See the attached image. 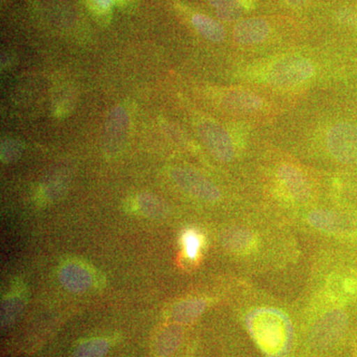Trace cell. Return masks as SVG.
Returning <instances> with one entry per match:
<instances>
[{
    "mask_svg": "<svg viewBox=\"0 0 357 357\" xmlns=\"http://www.w3.org/2000/svg\"><path fill=\"white\" fill-rule=\"evenodd\" d=\"M314 74V66L309 60L289 55L263 65L262 81L277 88L291 89L307 83Z\"/></svg>",
    "mask_w": 357,
    "mask_h": 357,
    "instance_id": "obj_2",
    "label": "cell"
},
{
    "mask_svg": "<svg viewBox=\"0 0 357 357\" xmlns=\"http://www.w3.org/2000/svg\"><path fill=\"white\" fill-rule=\"evenodd\" d=\"M326 147L333 159L345 165H357V126L340 122L328 130Z\"/></svg>",
    "mask_w": 357,
    "mask_h": 357,
    "instance_id": "obj_6",
    "label": "cell"
},
{
    "mask_svg": "<svg viewBox=\"0 0 357 357\" xmlns=\"http://www.w3.org/2000/svg\"><path fill=\"white\" fill-rule=\"evenodd\" d=\"M218 239L225 251L243 258L258 255L262 246L259 231L245 222L227 225Z\"/></svg>",
    "mask_w": 357,
    "mask_h": 357,
    "instance_id": "obj_5",
    "label": "cell"
},
{
    "mask_svg": "<svg viewBox=\"0 0 357 357\" xmlns=\"http://www.w3.org/2000/svg\"><path fill=\"white\" fill-rule=\"evenodd\" d=\"M184 337V331L182 326L174 323L166 326L160 331L155 337L153 342V351L157 357H169L173 356Z\"/></svg>",
    "mask_w": 357,
    "mask_h": 357,
    "instance_id": "obj_13",
    "label": "cell"
},
{
    "mask_svg": "<svg viewBox=\"0 0 357 357\" xmlns=\"http://www.w3.org/2000/svg\"><path fill=\"white\" fill-rule=\"evenodd\" d=\"M23 147L20 141L14 138H6L1 142V161L6 164L17 161L22 155Z\"/></svg>",
    "mask_w": 357,
    "mask_h": 357,
    "instance_id": "obj_21",
    "label": "cell"
},
{
    "mask_svg": "<svg viewBox=\"0 0 357 357\" xmlns=\"http://www.w3.org/2000/svg\"><path fill=\"white\" fill-rule=\"evenodd\" d=\"M305 222L312 230L321 232L326 236H351L357 231V222L351 218L340 215L337 211L314 208L307 211Z\"/></svg>",
    "mask_w": 357,
    "mask_h": 357,
    "instance_id": "obj_8",
    "label": "cell"
},
{
    "mask_svg": "<svg viewBox=\"0 0 357 357\" xmlns=\"http://www.w3.org/2000/svg\"><path fill=\"white\" fill-rule=\"evenodd\" d=\"M86 4L93 13L105 15L110 11L114 0H86Z\"/></svg>",
    "mask_w": 357,
    "mask_h": 357,
    "instance_id": "obj_23",
    "label": "cell"
},
{
    "mask_svg": "<svg viewBox=\"0 0 357 357\" xmlns=\"http://www.w3.org/2000/svg\"><path fill=\"white\" fill-rule=\"evenodd\" d=\"M349 323V314L344 310L333 307L324 311L310 330V344L317 351L332 349L347 333Z\"/></svg>",
    "mask_w": 357,
    "mask_h": 357,
    "instance_id": "obj_3",
    "label": "cell"
},
{
    "mask_svg": "<svg viewBox=\"0 0 357 357\" xmlns=\"http://www.w3.org/2000/svg\"><path fill=\"white\" fill-rule=\"evenodd\" d=\"M24 311V302L20 297H10L1 304L2 328L13 325Z\"/></svg>",
    "mask_w": 357,
    "mask_h": 357,
    "instance_id": "obj_19",
    "label": "cell"
},
{
    "mask_svg": "<svg viewBox=\"0 0 357 357\" xmlns=\"http://www.w3.org/2000/svg\"><path fill=\"white\" fill-rule=\"evenodd\" d=\"M59 279L65 289L73 293L88 290L93 284V277L86 268L77 263H68L59 273Z\"/></svg>",
    "mask_w": 357,
    "mask_h": 357,
    "instance_id": "obj_12",
    "label": "cell"
},
{
    "mask_svg": "<svg viewBox=\"0 0 357 357\" xmlns=\"http://www.w3.org/2000/svg\"><path fill=\"white\" fill-rule=\"evenodd\" d=\"M175 184L192 198L208 204H215L222 199V192L217 185L204 175L189 168H175L171 171Z\"/></svg>",
    "mask_w": 357,
    "mask_h": 357,
    "instance_id": "obj_7",
    "label": "cell"
},
{
    "mask_svg": "<svg viewBox=\"0 0 357 357\" xmlns=\"http://www.w3.org/2000/svg\"><path fill=\"white\" fill-rule=\"evenodd\" d=\"M109 351V344L105 338H93L77 345L72 357H105Z\"/></svg>",
    "mask_w": 357,
    "mask_h": 357,
    "instance_id": "obj_18",
    "label": "cell"
},
{
    "mask_svg": "<svg viewBox=\"0 0 357 357\" xmlns=\"http://www.w3.org/2000/svg\"><path fill=\"white\" fill-rule=\"evenodd\" d=\"M248 326L255 342L268 356H282L287 349L291 332L282 312L267 307L255 309L248 316Z\"/></svg>",
    "mask_w": 357,
    "mask_h": 357,
    "instance_id": "obj_1",
    "label": "cell"
},
{
    "mask_svg": "<svg viewBox=\"0 0 357 357\" xmlns=\"http://www.w3.org/2000/svg\"><path fill=\"white\" fill-rule=\"evenodd\" d=\"M129 115L122 107H116L110 110L105 119L103 130V148L109 155H115L121 151L128 138Z\"/></svg>",
    "mask_w": 357,
    "mask_h": 357,
    "instance_id": "obj_10",
    "label": "cell"
},
{
    "mask_svg": "<svg viewBox=\"0 0 357 357\" xmlns=\"http://www.w3.org/2000/svg\"><path fill=\"white\" fill-rule=\"evenodd\" d=\"M337 20L340 24L357 29V13L351 9H340L337 13Z\"/></svg>",
    "mask_w": 357,
    "mask_h": 357,
    "instance_id": "obj_24",
    "label": "cell"
},
{
    "mask_svg": "<svg viewBox=\"0 0 357 357\" xmlns=\"http://www.w3.org/2000/svg\"><path fill=\"white\" fill-rule=\"evenodd\" d=\"M270 33V25L262 18H248L234 27V38L238 45L249 46L261 43Z\"/></svg>",
    "mask_w": 357,
    "mask_h": 357,
    "instance_id": "obj_11",
    "label": "cell"
},
{
    "mask_svg": "<svg viewBox=\"0 0 357 357\" xmlns=\"http://www.w3.org/2000/svg\"><path fill=\"white\" fill-rule=\"evenodd\" d=\"M192 23L202 36L211 42L218 43L225 39V29L218 21L213 18L203 14H195L192 18Z\"/></svg>",
    "mask_w": 357,
    "mask_h": 357,
    "instance_id": "obj_16",
    "label": "cell"
},
{
    "mask_svg": "<svg viewBox=\"0 0 357 357\" xmlns=\"http://www.w3.org/2000/svg\"><path fill=\"white\" fill-rule=\"evenodd\" d=\"M137 204L141 213L151 220H163L168 215V208L163 201L150 192L140 194L137 198Z\"/></svg>",
    "mask_w": 357,
    "mask_h": 357,
    "instance_id": "obj_17",
    "label": "cell"
},
{
    "mask_svg": "<svg viewBox=\"0 0 357 357\" xmlns=\"http://www.w3.org/2000/svg\"><path fill=\"white\" fill-rule=\"evenodd\" d=\"M206 301L202 298H191L181 301L172 307L171 318L178 325H189L201 316L206 309Z\"/></svg>",
    "mask_w": 357,
    "mask_h": 357,
    "instance_id": "obj_15",
    "label": "cell"
},
{
    "mask_svg": "<svg viewBox=\"0 0 357 357\" xmlns=\"http://www.w3.org/2000/svg\"><path fill=\"white\" fill-rule=\"evenodd\" d=\"M275 192L288 204H307L312 198V185L306 174L288 163L282 164L277 169Z\"/></svg>",
    "mask_w": 357,
    "mask_h": 357,
    "instance_id": "obj_4",
    "label": "cell"
},
{
    "mask_svg": "<svg viewBox=\"0 0 357 357\" xmlns=\"http://www.w3.org/2000/svg\"><path fill=\"white\" fill-rule=\"evenodd\" d=\"M222 103L230 109L253 112L263 107L261 98L245 89H232L223 93Z\"/></svg>",
    "mask_w": 357,
    "mask_h": 357,
    "instance_id": "obj_14",
    "label": "cell"
},
{
    "mask_svg": "<svg viewBox=\"0 0 357 357\" xmlns=\"http://www.w3.org/2000/svg\"><path fill=\"white\" fill-rule=\"evenodd\" d=\"M230 136L234 141V146L243 148L245 144L246 131L241 124H236L230 130Z\"/></svg>",
    "mask_w": 357,
    "mask_h": 357,
    "instance_id": "obj_25",
    "label": "cell"
},
{
    "mask_svg": "<svg viewBox=\"0 0 357 357\" xmlns=\"http://www.w3.org/2000/svg\"><path fill=\"white\" fill-rule=\"evenodd\" d=\"M284 1L292 8H301V7L306 6L307 0H284Z\"/></svg>",
    "mask_w": 357,
    "mask_h": 357,
    "instance_id": "obj_27",
    "label": "cell"
},
{
    "mask_svg": "<svg viewBox=\"0 0 357 357\" xmlns=\"http://www.w3.org/2000/svg\"><path fill=\"white\" fill-rule=\"evenodd\" d=\"M114 1L121 2V3H123V2L128 1V0H114Z\"/></svg>",
    "mask_w": 357,
    "mask_h": 357,
    "instance_id": "obj_28",
    "label": "cell"
},
{
    "mask_svg": "<svg viewBox=\"0 0 357 357\" xmlns=\"http://www.w3.org/2000/svg\"><path fill=\"white\" fill-rule=\"evenodd\" d=\"M183 245L187 257L191 260L197 259L202 246L201 237L192 230H189L183 236Z\"/></svg>",
    "mask_w": 357,
    "mask_h": 357,
    "instance_id": "obj_22",
    "label": "cell"
},
{
    "mask_svg": "<svg viewBox=\"0 0 357 357\" xmlns=\"http://www.w3.org/2000/svg\"><path fill=\"white\" fill-rule=\"evenodd\" d=\"M198 133L213 158L222 163H229L236 156V146L230 134L215 121H203L198 126Z\"/></svg>",
    "mask_w": 357,
    "mask_h": 357,
    "instance_id": "obj_9",
    "label": "cell"
},
{
    "mask_svg": "<svg viewBox=\"0 0 357 357\" xmlns=\"http://www.w3.org/2000/svg\"><path fill=\"white\" fill-rule=\"evenodd\" d=\"M243 10L250 11L255 8L256 0H238Z\"/></svg>",
    "mask_w": 357,
    "mask_h": 357,
    "instance_id": "obj_26",
    "label": "cell"
},
{
    "mask_svg": "<svg viewBox=\"0 0 357 357\" xmlns=\"http://www.w3.org/2000/svg\"><path fill=\"white\" fill-rule=\"evenodd\" d=\"M211 6L215 9L218 17L225 21L238 20L243 13L238 0H208Z\"/></svg>",
    "mask_w": 357,
    "mask_h": 357,
    "instance_id": "obj_20",
    "label": "cell"
}]
</instances>
